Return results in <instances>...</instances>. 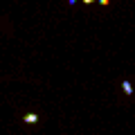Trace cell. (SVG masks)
Segmentation results:
<instances>
[{
    "label": "cell",
    "instance_id": "cell-1",
    "mask_svg": "<svg viewBox=\"0 0 135 135\" xmlns=\"http://www.w3.org/2000/svg\"><path fill=\"white\" fill-rule=\"evenodd\" d=\"M23 119L27 122V124H36V122H38V115H36V113H27Z\"/></svg>",
    "mask_w": 135,
    "mask_h": 135
},
{
    "label": "cell",
    "instance_id": "cell-2",
    "mask_svg": "<svg viewBox=\"0 0 135 135\" xmlns=\"http://www.w3.org/2000/svg\"><path fill=\"white\" fill-rule=\"evenodd\" d=\"M122 90H124V95H133V86H131V81H122Z\"/></svg>",
    "mask_w": 135,
    "mask_h": 135
},
{
    "label": "cell",
    "instance_id": "cell-3",
    "mask_svg": "<svg viewBox=\"0 0 135 135\" xmlns=\"http://www.w3.org/2000/svg\"><path fill=\"white\" fill-rule=\"evenodd\" d=\"M81 2L83 5H90V2H95V0H81Z\"/></svg>",
    "mask_w": 135,
    "mask_h": 135
},
{
    "label": "cell",
    "instance_id": "cell-4",
    "mask_svg": "<svg viewBox=\"0 0 135 135\" xmlns=\"http://www.w3.org/2000/svg\"><path fill=\"white\" fill-rule=\"evenodd\" d=\"M99 2H101V7H106V5H108V0H99Z\"/></svg>",
    "mask_w": 135,
    "mask_h": 135
},
{
    "label": "cell",
    "instance_id": "cell-5",
    "mask_svg": "<svg viewBox=\"0 0 135 135\" xmlns=\"http://www.w3.org/2000/svg\"><path fill=\"white\" fill-rule=\"evenodd\" d=\"M74 2H77V0H70V5H74Z\"/></svg>",
    "mask_w": 135,
    "mask_h": 135
}]
</instances>
